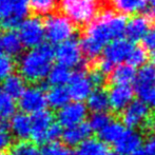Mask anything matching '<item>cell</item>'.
Instances as JSON below:
<instances>
[{"mask_svg":"<svg viewBox=\"0 0 155 155\" xmlns=\"http://www.w3.org/2000/svg\"><path fill=\"white\" fill-rule=\"evenodd\" d=\"M32 135L33 140L45 145L50 127L53 124V114L50 111L43 110L32 115Z\"/></svg>","mask_w":155,"mask_h":155,"instance_id":"9a60e30c","label":"cell"},{"mask_svg":"<svg viewBox=\"0 0 155 155\" xmlns=\"http://www.w3.org/2000/svg\"><path fill=\"white\" fill-rule=\"evenodd\" d=\"M148 4L151 8L152 17H153V19H155V0H148Z\"/></svg>","mask_w":155,"mask_h":155,"instance_id":"60d3db41","label":"cell"},{"mask_svg":"<svg viewBox=\"0 0 155 155\" xmlns=\"http://www.w3.org/2000/svg\"><path fill=\"white\" fill-rule=\"evenodd\" d=\"M133 43L128 38H118L111 41L104 50L102 59L107 60L114 67L128 61L130 54L132 52Z\"/></svg>","mask_w":155,"mask_h":155,"instance_id":"8fae6325","label":"cell"},{"mask_svg":"<svg viewBox=\"0 0 155 155\" xmlns=\"http://www.w3.org/2000/svg\"><path fill=\"white\" fill-rule=\"evenodd\" d=\"M15 69V61L13 60L12 56L0 55V80L3 81L5 78L13 74Z\"/></svg>","mask_w":155,"mask_h":155,"instance_id":"e575fe53","label":"cell"},{"mask_svg":"<svg viewBox=\"0 0 155 155\" xmlns=\"http://www.w3.org/2000/svg\"><path fill=\"white\" fill-rule=\"evenodd\" d=\"M10 126L8 120L0 121V153L5 152L12 146V135L8 132Z\"/></svg>","mask_w":155,"mask_h":155,"instance_id":"836d02e7","label":"cell"},{"mask_svg":"<svg viewBox=\"0 0 155 155\" xmlns=\"http://www.w3.org/2000/svg\"><path fill=\"white\" fill-rule=\"evenodd\" d=\"M18 34L25 48H37L42 45L45 38V23L37 16L28 17L19 25Z\"/></svg>","mask_w":155,"mask_h":155,"instance_id":"52a82bcc","label":"cell"},{"mask_svg":"<svg viewBox=\"0 0 155 155\" xmlns=\"http://www.w3.org/2000/svg\"><path fill=\"white\" fill-rule=\"evenodd\" d=\"M71 71L69 68L61 64H57L53 67L48 75V81L53 87L56 86H65V84H69L72 77Z\"/></svg>","mask_w":155,"mask_h":155,"instance_id":"4316f807","label":"cell"},{"mask_svg":"<svg viewBox=\"0 0 155 155\" xmlns=\"http://www.w3.org/2000/svg\"><path fill=\"white\" fill-rule=\"evenodd\" d=\"M74 155H111L112 151L109 149L108 143L101 139L89 138L76 147Z\"/></svg>","mask_w":155,"mask_h":155,"instance_id":"d6986e66","label":"cell"},{"mask_svg":"<svg viewBox=\"0 0 155 155\" xmlns=\"http://www.w3.org/2000/svg\"><path fill=\"white\" fill-rule=\"evenodd\" d=\"M127 129L128 128L123 123L113 119L101 132L98 133V135H99V138L101 140H104L106 143L115 145L124 134Z\"/></svg>","mask_w":155,"mask_h":155,"instance_id":"484cf974","label":"cell"},{"mask_svg":"<svg viewBox=\"0 0 155 155\" xmlns=\"http://www.w3.org/2000/svg\"><path fill=\"white\" fill-rule=\"evenodd\" d=\"M113 118L111 115L107 112H99V113H93L91 115L90 119H89V124H90L91 129L95 132L99 133L108 126Z\"/></svg>","mask_w":155,"mask_h":155,"instance_id":"f546056e","label":"cell"},{"mask_svg":"<svg viewBox=\"0 0 155 155\" xmlns=\"http://www.w3.org/2000/svg\"><path fill=\"white\" fill-rule=\"evenodd\" d=\"M0 155H10V154H8V153H5V152H3V153H0Z\"/></svg>","mask_w":155,"mask_h":155,"instance_id":"ee69618b","label":"cell"},{"mask_svg":"<svg viewBox=\"0 0 155 155\" xmlns=\"http://www.w3.org/2000/svg\"><path fill=\"white\" fill-rule=\"evenodd\" d=\"M136 75V68L129 63H121L113 69L110 74V79L113 84H131L134 82Z\"/></svg>","mask_w":155,"mask_h":155,"instance_id":"ffe728a7","label":"cell"},{"mask_svg":"<svg viewBox=\"0 0 155 155\" xmlns=\"http://www.w3.org/2000/svg\"><path fill=\"white\" fill-rule=\"evenodd\" d=\"M111 4L118 14L130 16L145 10L148 0H111Z\"/></svg>","mask_w":155,"mask_h":155,"instance_id":"7402d4cb","label":"cell"},{"mask_svg":"<svg viewBox=\"0 0 155 155\" xmlns=\"http://www.w3.org/2000/svg\"><path fill=\"white\" fill-rule=\"evenodd\" d=\"M40 155H74V153L65 143L53 141V143H45L42 146Z\"/></svg>","mask_w":155,"mask_h":155,"instance_id":"4dcf8cb0","label":"cell"},{"mask_svg":"<svg viewBox=\"0 0 155 155\" xmlns=\"http://www.w3.org/2000/svg\"><path fill=\"white\" fill-rule=\"evenodd\" d=\"M135 94L139 100L145 102L150 109L155 110V65L145 64L137 71L133 82Z\"/></svg>","mask_w":155,"mask_h":155,"instance_id":"8992f818","label":"cell"},{"mask_svg":"<svg viewBox=\"0 0 155 155\" xmlns=\"http://www.w3.org/2000/svg\"><path fill=\"white\" fill-rule=\"evenodd\" d=\"M90 124L82 123L65 128L62 132V140L68 147H78L87 139L91 138L92 133Z\"/></svg>","mask_w":155,"mask_h":155,"instance_id":"e0dca14e","label":"cell"},{"mask_svg":"<svg viewBox=\"0 0 155 155\" xmlns=\"http://www.w3.org/2000/svg\"><path fill=\"white\" fill-rule=\"evenodd\" d=\"M16 114V104L13 97L0 90V121L8 120Z\"/></svg>","mask_w":155,"mask_h":155,"instance_id":"f1b7e54d","label":"cell"},{"mask_svg":"<svg viewBox=\"0 0 155 155\" xmlns=\"http://www.w3.org/2000/svg\"><path fill=\"white\" fill-rule=\"evenodd\" d=\"M11 130L16 138L25 140L32 135V118L27 113H16L11 118Z\"/></svg>","mask_w":155,"mask_h":155,"instance_id":"ac0fdd59","label":"cell"},{"mask_svg":"<svg viewBox=\"0 0 155 155\" xmlns=\"http://www.w3.org/2000/svg\"><path fill=\"white\" fill-rule=\"evenodd\" d=\"M58 3L59 0H29L30 10L37 16L51 15Z\"/></svg>","mask_w":155,"mask_h":155,"instance_id":"83f0119b","label":"cell"},{"mask_svg":"<svg viewBox=\"0 0 155 155\" xmlns=\"http://www.w3.org/2000/svg\"><path fill=\"white\" fill-rule=\"evenodd\" d=\"M153 17L148 15H135L127 22L126 37L131 42L141 41L145 35L152 29Z\"/></svg>","mask_w":155,"mask_h":155,"instance_id":"5bb4252c","label":"cell"},{"mask_svg":"<svg viewBox=\"0 0 155 155\" xmlns=\"http://www.w3.org/2000/svg\"><path fill=\"white\" fill-rule=\"evenodd\" d=\"M127 19L124 15L111 10H104L87 25L80 40L84 55L95 60L104 53L111 41L121 38L126 33Z\"/></svg>","mask_w":155,"mask_h":155,"instance_id":"6da1fadb","label":"cell"},{"mask_svg":"<svg viewBox=\"0 0 155 155\" xmlns=\"http://www.w3.org/2000/svg\"><path fill=\"white\" fill-rule=\"evenodd\" d=\"M25 81L27 80L20 75V74H14L10 75L8 78L2 81V91L10 95L11 97L19 98L22 93L25 91Z\"/></svg>","mask_w":155,"mask_h":155,"instance_id":"603a6c76","label":"cell"},{"mask_svg":"<svg viewBox=\"0 0 155 155\" xmlns=\"http://www.w3.org/2000/svg\"><path fill=\"white\" fill-rule=\"evenodd\" d=\"M48 104L51 109L54 110H60L64 106H67L71 100V94L69 88L64 86H56L52 87L47 93Z\"/></svg>","mask_w":155,"mask_h":155,"instance_id":"44dd1931","label":"cell"},{"mask_svg":"<svg viewBox=\"0 0 155 155\" xmlns=\"http://www.w3.org/2000/svg\"><path fill=\"white\" fill-rule=\"evenodd\" d=\"M121 123L129 129L143 128L152 130L155 128V119L151 118L150 108L141 100H133L121 112Z\"/></svg>","mask_w":155,"mask_h":155,"instance_id":"5b68a950","label":"cell"},{"mask_svg":"<svg viewBox=\"0 0 155 155\" xmlns=\"http://www.w3.org/2000/svg\"><path fill=\"white\" fill-rule=\"evenodd\" d=\"M134 88L130 84H113L108 91L110 108L114 112H123L133 101Z\"/></svg>","mask_w":155,"mask_h":155,"instance_id":"4fadbf2b","label":"cell"},{"mask_svg":"<svg viewBox=\"0 0 155 155\" xmlns=\"http://www.w3.org/2000/svg\"><path fill=\"white\" fill-rule=\"evenodd\" d=\"M152 61H153V64L155 65V51L153 52V54H152Z\"/></svg>","mask_w":155,"mask_h":155,"instance_id":"7bdbcfd3","label":"cell"},{"mask_svg":"<svg viewBox=\"0 0 155 155\" xmlns=\"http://www.w3.org/2000/svg\"><path fill=\"white\" fill-rule=\"evenodd\" d=\"M3 52V48H2V39H1V35H0V55Z\"/></svg>","mask_w":155,"mask_h":155,"instance_id":"b9f144b4","label":"cell"},{"mask_svg":"<svg viewBox=\"0 0 155 155\" xmlns=\"http://www.w3.org/2000/svg\"><path fill=\"white\" fill-rule=\"evenodd\" d=\"M146 155H155V135L151 136L145 143V147L143 148Z\"/></svg>","mask_w":155,"mask_h":155,"instance_id":"ab89813d","label":"cell"},{"mask_svg":"<svg viewBox=\"0 0 155 155\" xmlns=\"http://www.w3.org/2000/svg\"><path fill=\"white\" fill-rule=\"evenodd\" d=\"M45 38L50 43H60L72 39L76 32V25L64 14H51L45 21Z\"/></svg>","mask_w":155,"mask_h":155,"instance_id":"277c9868","label":"cell"},{"mask_svg":"<svg viewBox=\"0 0 155 155\" xmlns=\"http://www.w3.org/2000/svg\"><path fill=\"white\" fill-rule=\"evenodd\" d=\"M148 60V51L143 47H134L128 59L129 64L135 68L143 67Z\"/></svg>","mask_w":155,"mask_h":155,"instance_id":"d6a6232c","label":"cell"},{"mask_svg":"<svg viewBox=\"0 0 155 155\" xmlns=\"http://www.w3.org/2000/svg\"><path fill=\"white\" fill-rule=\"evenodd\" d=\"M143 141V136L137 131L128 128L120 139L114 145L115 152L119 155H132L141 149Z\"/></svg>","mask_w":155,"mask_h":155,"instance_id":"2e32d148","label":"cell"},{"mask_svg":"<svg viewBox=\"0 0 155 155\" xmlns=\"http://www.w3.org/2000/svg\"><path fill=\"white\" fill-rule=\"evenodd\" d=\"M1 39L3 51L8 56L19 55L25 47L19 34L17 32H14L13 30L3 33V35H1Z\"/></svg>","mask_w":155,"mask_h":155,"instance_id":"d4e9b609","label":"cell"},{"mask_svg":"<svg viewBox=\"0 0 155 155\" xmlns=\"http://www.w3.org/2000/svg\"><path fill=\"white\" fill-rule=\"evenodd\" d=\"M87 107L93 113L107 112V110L110 108L108 92L101 88L95 89L87 99Z\"/></svg>","mask_w":155,"mask_h":155,"instance_id":"cb8c5ba5","label":"cell"},{"mask_svg":"<svg viewBox=\"0 0 155 155\" xmlns=\"http://www.w3.org/2000/svg\"><path fill=\"white\" fill-rule=\"evenodd\" d=\"M12 155H40V150L36 143L27 140H20L12 147Z\"/></svg>","mask_w":155,"mask_h":155,"instance_id":"1f68e13d","label":"cell"},{"mask_svg":"<svg viewBox=\"0 0 155 155\" xmlns=\"http://www.w3.org/2000/svg\"><path fill=\"white\" fill-rule=\"evenodd\" d=\"M88 107L82 101H70L57 112V121L61 127L69 128L84 123L88 116Z\"/></svg>","mask_w":155,"mask_h":155,"instance_id":"30bf717a","label":"cell"},{"mask_svg":"<svg viewBox=\"0 0 155 155\" xmlns=\"http://www.w3.org/2000/svg\"><path fill=\"white\" fill-rule=\"evenodd\" d=\"M89 76H90L91 80H92V82H93L94 87H95V89L101 88V87L104 84V82H106L107 75L104 73V72L100 71L98 68H96V69H93L92 71L89 73Z\"/></svg>","mask_w":155,"mask_h":155,"instance_id":"d590c367","label":"cell"},{"mask_svg":"<svg viewBox=\"0 0 155 155\" xmlns=\"http://www.w3.org/2000/svg\"><path fill=\"white\" fill-rule=\"evenodd\" d=\"M59 8L75 25H87L99 14L100 0H59Z\"/></svg>","mask_w":155,"mask_h":155,"instance_id":"3957f363","label":"cell"},{"mask_svg":"<svg viewBox=\"0 0 155 155\" xmlns=\"http://www.w3.org/2000/svg\"><path fill=\"white\" fill-rule=\"evenodd\" d=\"M48 104L47 94L42 88L38 86H32L25 89L22 95L19 97V108L23 113L35 114L45 110Z\"/></svg>","mask_w":155,"mask_h":155,"instance_id":"ba28073f","label":"cell"},{"mask_svg":"<svg viewBox=\"0 0 155 155\" xmlns=\"http://www.w3.org/2000/svg\"><path fill=\"white\" fill-rule=\"evenodd\" d=\"M62 132L63 131L61 130V126L58 123H53V124L50 127L49 132H48V134H47L45 143L57 141V139L59 138V137H62Z\"/></svg>","mask_w":155,"mask_h":155,"instance_id":"8d00e7d4","label":"cell"},{"mask_svg":"<svg viewBox=\"0 0 155 155\" xmlns=\"http://www.w3.org/2000/svg\"><path fill=\"white\" fill-rule=\"evenodd\" d=\"M143 42V47L147 50L148 52H154L155 51V29L152 28L145 37L141 40Z\"/></svg>","mask_w":155,"mask_h":155,"instance_id":"74e56055","label":"cell"},{"mask_svg":"<svg viewBox=\"0 0 155 155\" xmlns=\"http://www.w3.org/2000/svg\"><path fill=\"white\" fill-rule=\"evenodd\" d=\"M94 84L89 74L84 70H78L72 74L71 80L69 82V91L72 99L75 101H84L94 91Z\"/></svg>","mask_w":155,"mask_h":155,"instance_id":"7c38bea8","label":"cell"},{"mask_svg":"<svg viewBox=\"0 0 155 155\" xmlns=\"http://www.w3.org/2000/svg\"><path fill=\"white\" fill-rule=\"evenodd\" d=\"M82 55L84 52L80 42L75 39L64 41L58 45V47L55 49V58L58 64L64 65L69 69L81 64Z\"/></svg>","mask_w":155,"mask_h":155,"instance_id":"9c48e42d","label":"cell"},{"mask_svg":"<svg viewBox=\"0 0 155 155\" xmlns=\"http://www.w3.org/2000/svg\"><path fill=\"white\" fill-rule=\"evenodd\" d=\"M12 15V0H0V17L8 18Z\"/></svg>","mask_w":155,"mask_h":155,"instance_id":"f35d334b","label":"cell"},{"mask_svg":"<svg viewBox=\"0 0 155 155\" xmlns=\"http://www.w3.org/2000/svg\"><path fill=\"white\" fill-rule=\"evenodd\" d=\"M55 49L52 43H42L21 55L18 62L19 73L27 81L38 82L48 78L53 67Z\"/></svg>","mask_w":155,"mask_h":155,"instance_id":"7a4b0ae2","label":"cell"}]
</instances>
